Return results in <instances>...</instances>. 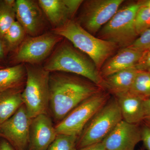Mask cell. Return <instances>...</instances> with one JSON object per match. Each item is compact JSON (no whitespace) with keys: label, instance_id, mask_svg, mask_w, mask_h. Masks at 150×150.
<instances>
[{"label":"cell","instance_id":"obj_15","mask_svg":"<svg viewBox=\"0 0 150 150\" xmlns=\"http://www.w3.org/2000/svg\"><path fill=\"white\" fill-rule=\"evenodd\" d=\"M143 53L129 47L122 48L103 66L100 71L101 77L104 79L118 72L134 68Z\"/></svg>","mask_w":150,"mask_h":150},{"label":"cell","instance_id":"obj_19","mask_svg":"<svg viewBox=\"0 0 150 150\" xmlns=\"http://www.w3.org/2000/svg\"><path fill=\"white\" fill-rule=\"evenodd\" d=\"M23 88L0 93V124L10 118L23 104L22 97Z\"/></svg>","mask_w":150,"mask_h":150},{"label":"cell","instance_id":"obj_17","mask_svg":"<svg viewBox=\"0 0 150 150\" xmlns=\"http://www.w3.org/2000/svg\"><path fill=\"white\" fill-rule=\"evenodd\" d=\"M138 71L134 67L115 73L103 79L101 86L115 96L128 92Z\"/></svg>","mask_w":150,"mask_h":150},{"label":"cell","instance_id":"obj_16","mask_svg":"<svg viewBox=\"0 0 150 150\" xmlns=\"http://www.w3.org/2000/svg\"><path fill=\"white\" fill-rule=\"evenodd\" d=\"M115 98L123 120L138 125L144 121V98L130 91L118 95Z\"/></svg>","mask_w":150,"mask_h":150},{"label":"cell","instance_id":"obj_6","mask_svg":"<svg viewBox=\"0 0 150 150\" xmlns=\"http://www.w3.org/2000/svg\"><path fill=\"white\" fill-rule=\"evenodd\" d=\"M141 2L133 3L119 9L112 18L100 29L98 38L115 43L118 47H129L137 38L134 26Z\"/></svg>","mask_w":150,"mask_h":150},{"label":"cell","instance_id":"obj_3","mask_svg":"<svg viewBox=\"0 0 150 150\" xmlns=\"http://www.w3.org/2000/svg\"><path fill=\"white\" fill-rule=\"evenodd\" d=\"M51 31L67 39L87 55L99 71L107 59L118 48L115 43L102 40L87 31L75 20Z\"/></svg>","mask_w":150,"mask_h":150},{"label":"cell","instance_id":"obj_24","mask_svg":"<svg viewBox=\"0 0 150 150\" xmlns=\"http://www.w3.org/2000/svg\"><path fill=\"white\" fill-rule=\"evenodd\" d=\"M135 30L139 36L150 28V7L141 6L137 12L135 23Z\"/></svg>","mask_w":150,"mask_h":150},{"label":"cell","instance_id":"obj_10","mask_svg":"<svg viewBox=\"0 0 150 150\" xmlns=\"http://www.w3.org/2000/svg\"><path fill=\"white\" fill-rule=\"evenodd\" d=\"M32 119L23 105L12 116L0 124V137L8 141L16 150L28 149Z\"/></svg>","mask_w":150,"mask_h":150},{"label":"cell","instance_id":"obj_27","mask_svg":"<svg viewBox=\"0 0 150 150\" xmlns=\"http://www.w3.org/2000/svg\"><path fill=\"white\" fill-rule=\"evenodd\" d=\"M142 142L147 150H150V122L144 121L141 124Z\"/></svg>","mask_w":150,"mask_h":150},{"label":"cell","instance_id":"obj_1","mask_svg":"<svg viewBox=\"0 0 150 150\" xmlns=\"http://www.w3.org/2000/svg\"><path fill=\"white\" fill-rule=\"evenodd\" d=\"M49 86V108L54 120L59 122L81 103L100 91L80 78L59 72L50 73Z\"/></svg>","mask_w":150,"mask_h":150},{"label":"cell","instance_id":"obj_20","mask_svg":"<svg viewBox=\"0 0 150 150\" xmlns=\"http://www.w3.org/2000/svg\"><path fill=\"white\" fill-rule=\"evenodd\" d=\"M26 32L17 21L11 25L3 38L8 55L15 52L27 36Z\"/></svg>","mask_w":150,"mask_h":150},{"label":"cell","instance_id":"obj_22","mask_svg":"<svg viewBox=\"0 0 150 150\" xmlns=\"http://www.w3.org/2000/svg\"><path fill=\"white\" fill-rule=\"evenodd\" d=\"M129 91L144 98L150 96V72L139 71Z\"/></svg>","mask_w":150,"mask_h":150},{"label":"cell","instance_id":"obj_12","mask_svg":"<svg viewBox=\"0 0 150 150\" xmlns=\"http://www.w3.org/2000/svg\"><path fill=\"white\" fill-rule=\"evenodd\" d=\"M82 0H38L52 29L62 27L70 21L79 11Z\"/></svg>","mask_w":150,"mask_h":150},{"label":"cell","instance_id":"obj_29","mask_svg":"<svg viewBox=\"0 0 150 150\" xmlns=\"http://www.w3.org/2000/svg\"><path fill=\"white\" fill-rule=\"evenodd\" d=\"M8 56V55L7 53L4 41L2 38L0 37V64L7 62Z\"/></svg>","mask_w":150,"mask_h":150},{"label":"cell","instance_id":"obj_7","mask_svg":"<svg viewBox=\"0 0 150 150\" xmlns=\"http://www.w3.org/2000/svg\"><path fill=\"white\" fill-rule=\"evenodd\" d=\"M63 37L51 30L38 36H26L8 59L10 66L24 64L41 65L51 55Z\"/></svg>","mask_w":150,"mask_h":150},{"label":"cell","instance_id":"obj_30","mask_svg":"<svg viewBox=\"0 0 150 150\" xmlns=\"http://www.w3.org/2000/svg\"><path fill=\"white\" fill-rule=\"evenodd\" d=\"M75 150H106L102 142Z\"/></svg>","mask_w":150,"mask_h":150},{"label":"cell","instance_id":"obj_18","mask_svg":"<svg viewBox=\"0 0 150 150\" xmlns=\"http://www.w3.org/2000/svg\"><path fill=\"white\" fill-rule=\"evenodd\" d=\"M26 71L24 64L0 69V93L25 86Z\"/></svg>","mask_w":150,"mask_h":150},{"label":"cell","instance_id":"obj_32","mask_svg":"<svg viewBox=\"0 0 150 150\" xmlns=\"http://www.w3.org/2000/svg\"><path fill=\"white\" fill-rule=\"evenodd\" d=\"M141 2H142V6L150 7V0L144 1Z\"/></svg>","mask_w":150,"mask_h":150},{"label":"cell","instance_id":"obj_4","mask_svg":"<svg viewBox=\"0 0 150 150\" xmlns=\"http://www.w3.org/2000/svg\"><path fill=\"white\" fill-rule=\"evenodd\" d=\"M25 65L26 78L22 97L28 115L33 118L46 113L49 108L50 73L42 65Z\"/></svg>","mask_w":150,"mask_h":150},{"label":"cell","instance_id":"obj_21","mask_svg":"<svg viewBox=\"0 0 150 150\" xmlns=\"http://www.w3.org/2000/svg\"><path fill=\"white\" fill-rule=\"evenodd\" d=\"M15 0H0V37L2 38L16 21Z\"/></svg>","mask_w":150,"mask_h":150},{"label":"cell","instance_id":"obj_13","mask_svg":"<svg viewBox=\"0 0 150 150\" xmlns=\"http://www.w3.org/2000/svg\"><path fill=\"white\" fill-rule=\"evenodd\" d=\"M141 125L122 120L102 141L106 150H134L142 142Z\"/></svg>","mask_w":150,"mask_h":150},{"label":"cell","instance_id":"obj_5","mask_svg":"<svg viewBox=\"0 0 150 150\" xmlns=\"http://www.w3.org/2000/svg\"><path fill=\"white\" fill-rule=\"evenodd\" d=\"M122 120L116 98H109L78 137L76 148L81 149L102 142Z\"/></svg>","mask_w":150,"mask_h":150},{"label":"cell","instance_id":"obj_9","mask_svg":"<svg viewBox=\"0 0 150 150\" xmlns=\"http://www.w3.org/2000/svg\"><path fill=\"white\" fill-rule=\"evenodd\" d=\"M123 0L83 1L75 20L87 31L95 35L117 12Z\"/></svg>","mask_w":150,"mask_h":150},{"label":"cell","instance_id":"obj_26","mask_svg":"<svg viewBox=\"0 0 150 150\" xmlns=\"http://www.w3.org/2000/svg\"><path fill=\"white\" fill-rule=\"evenodd\" d=\"M135 68L139 71L150 72V48L144 51Z\"/></svg>","mask_w":150,"mask_h":150},{"label":"cell","instance_id":"obj_31","mask_svg":"<svg viewBox=\"0 0 150 150\" xmlns=\"http://www.w3.org/2000/svg\"><path fill=\"white\" fill-rule=\"evenodd\" d=\"M0 150H16L6 140L0 137Z\"/></svg>","mask_w":150,"mask_h":150},{"label":"cell","instance_id":"obj_14","mask_svg":"<svg viewBox=\"0 0 150 150\" xmlns=\"http://www.w3.org/2000/svg\"><path fill=\"white\" fill-rule=\"evenodd\" d=\"M51 118L46 113L32 118L28 150H46L57 135Z\"/></svg>","mask_w":150,"mask_h":150},{"label":"cell","instance_id":"obj_2","mask_svg":"<svg viewBox=\"0 0 150 150\" xmlns=\"http://www.w3.org/2000/svg\"><path fill=\"white\" fill-rule=\"evenodd\" d=\"M85 55L64 38L44 62L43 67L50 73L74 74L88 79L95 85L101 86L103 79L99 71Z\"/></svg>","mask_w":150,"mask_h":150},{"label":"cell","instance_id":"obj_23","mask_svg":"<svg viewBox=\"0 0 150 150\" xmlns=\"http://www.w3.org/2000/svg\"><path fill=\"white\" fill-rule=\"evenodd\" d=\"M78 139L77 136L57 134L46 150H75Z\"/></svg>","mask_w":150,"mask_h":150},{"label":"cell","instance_id":"obj_8","mask_svg":"<svg viewBox=\"0 0 150 150\" xmlns=\"http://www.w3.org/2000/svg\"><path fill=\"white\" fill-rule=\"evenodd\" d=\"M109 98L108 93L100 91L86 99L55 126L56 133L79 137L93 115Z\"/></svg>","mask_w":150,"mask_h":150},{"label":"cell","instance_id":"obj_28","mask_svg":"<svg viewBox=\"0 0 150 150\" xmlns=\"http://www.w3.org/2000/svg\"><path fill=\"white\" fill-rule=\"evenodd\" d=\"M144 121L150 122V96L144 98Z\"/></svg>","mask_w":150,"mask_h":150},{"label":"cell","instance_id":"obj_25","mask_svg":"<svg viewBox=\"0 0 150 150\" xmlns=\"http://www.w3.org/2000/svg\"><path fill=\"white\" fill-rule=\"evenodd\" d=\"M130 48L144 51L150 48V28L145 30L138 36L133 43L129 46Z\"/></svg>","mask_w":150,"mask_h":150},{"label":"cell","instance_id":"obj_11","mask_svg":"<svg viewBox=\"0 0 150 150\" xmlns=\"http://www.w3.org/2000/svg\"><path fill=\"white\" fill-rule=\"evenodd\" d=\"M15 9L16 21L28 36H38L47 32L49 23L38 1L16 0Z\"/></svg>","mask_w":150,"mask_h":150},{"label":"cell","instance_id":"obj_33","mask_svg":"<svg viewBox=\"0 0 150 150\" xmlns=\"http://www.w3.org/2000/svg\"><path fill=\"white\" fill-rule=\"evenodd\" d=\"M5 67L4 65L0 64V69H3V68H5Z\"/></svg>","mask_w":150,"mask_h":150}]
</instances>
